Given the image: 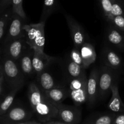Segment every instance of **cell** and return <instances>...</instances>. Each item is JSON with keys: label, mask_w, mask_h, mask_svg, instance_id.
Instances as JSON below:
<instances>
[{"label": "cell", "mask_w": 124, "mask_h": 124, "mask_svg": "<svg viewBox=\"0 0 124 124\" xmlns=\"http://www.w3.org/2000/svg\"><path fill=\"white\" fill-rule=\"evenodd\" d=\"M28 97L31 108L38 117L43 122L58 117V110L44 93L34 82H31L28 89Z\"/></svg>", "instance_id": "obj_1"}, {"label": "cell", "mask_w": 124, "mask_h": 124, "mask_svg": "<svg viewBox=\"0 0 124 124\" xmlns=\"http://www.w3.org/2000/svg\"><path fill=\"white\" fill-rule=\"evenodd\" d=\"M45 23L46 22H39L37 24L24 25V38L33 50L44 52Z\"/></svg>", "instance_id": "obj_2"}, {"label": "cell", "mask_w": 124, "mask_h": 124, "mask_svg": "<svg viewBox=\"0 0 124 124\" xmlns=\"http://www.w3.org/2000/svg\"><path fill=\"white\" fill-rule=\"evenodd\" d=\"M4 79H6L12 90L20 88L24 82L23 73L15 61L5 56L1 65Z\"/></svg>", "instance_id": "obj_3"}, {"label": "cell", "mask_w": 124, "mask_h": 124, "mask_svg": "<svg viewBox=\"0 0 124 124\" xmlns=\"http://www.w3.org/2000/svg\"><path fill=\"white\" fill-rule=\"evenodd\" d=\"M87 81L88 78L83 71L79 77L70 81L69 94L76 106L84 104L88 100Z\"/></svg>", "instance_id": "obj_4"}, {"label": "cell", "mask_w": 124, "mask_h": 124, "mask_svg": "<svg viewBox=\"0 0 124 124\" xmlns=\"http://www.w3.org/2000/svg\"><path fill=\"white\" fill-rule=\"evenodd\" d=\"M58 110V117L65 124H78L81 121V112L76 107L65 105L62 103L54 104Z\"/></svg>", "instance_id": "obj_5"}, {"label": "cell", "mask_w": 124, "mask_h": 124, "mask_svg": "<svg viewBox=\"0 0 124 124\" xmlns=\"http://www.w3.org/2000/svg\"><path fill=\"white\" fill-rule=\"evenodd\" d=\"M24 20L19 15L13 13L8 27L5 43L7 44L16 39L24 38Z\"/></svg>", "instance_id": "obj_6"}, {"label": "cell", "mask_w": 124, "mask_h": 124, "mask_svg": "<svg viewBox=\"0 0 124 124\" xmlns=\"http://www.w3.org/2000/svg\"><path fill=\"white\" fill-rule=\"evenodd\" d=\"M30 117L29 114L21 107L10 108L8 111L0 116V123L2 124H16L25 122Z\"/></svg>", "instance_id": "obj_7"}, {"label": "cell", "mask_w": 124, "mask_h": 124, "mask_svg": "<svg viewBox=\"0 0 124 124\" xmlns=\"http://www.w3.org/2000/svg\"><path fill=\"white\" fill-rule=\"evenodd\" d=\"M65 19L70 30L71 39L76 48L79 49L85 43V35L83 29L79 24L71 16L65 15Z\"/></svg>", "instance_id": "obj_8"}, {"label": "cell", "mask_w": 124, "mask_h": 124, "mask_svg": "<svg viewBox=\"0 0 124 124\" xmlns=\"http://www.w3.org/2000/svg\"><path fill=\"white\" fill-rule=\"evenodd\" d=\"M25 44H26V42L24 38L16 39L6 44L4 49L5 56L15 61L20 59L24 53Z\"/></svg>", "instance_id": "obj_9"}, {"label": "cell", "mask_w": 124, "mask_h": 124, "mask_svg": "<svg viewBox=\"0 0 124 124\" xmlns=\"http://www.w3.org/2000/svg\"><path fill=\"white\" fill-rule=\"evenodd\" d=\"M99 75L98 70L93 69L90 73L87 81V96L90 106H92L95 102L99 92Z\"/></svg>", "instance_id": "obj_10"}, {"label": "cell", "mask_w": 124, "mask_h": 124, "mask_svg": "<svg viewBox=\"0 0 124 124\" xmlns=\"http://www.w3.org/2000/svg\"><path fill=\"white\" fill-rule=\"evenodd\" d=\"M52 59V57L47 55L44 52L33 50L32 64L34 71L37 73L42 72Z\"/></svg>", "instance_id": "obj_11"}, {"label": "cell", "mask_w": 124, "mask_h": 124, "mask_svg": "<svg viewBox=\"0 0 124 124\" xmlns=\"http://www.w3.org/2000/svg\"><path fill=\"white\" fill-rule=\"evenodd\" d=\"M111 98L108 104V107L113 112H123L124 111V104L120 96L118 86L116 84H113L111 87Z\"/></svg>", "instance_id": "obj_12"}, {"label": "cell", "mask_w": 124, "mask_h": 124, "mask_svg": "<svg viewBox=\"0 0 124 124\" xmlns=\"http://www.w3.org/2000/svg\"><path fill=\"white\" fill-rule=\"evenodd\" d=\"M79 50L83 61L82 67L85 69L94 62L96 59V53L94 47L91 44L87 42H85Z\"/></svg>", "instance_id": "obj_13"}, {"label": "cell", "mask_w": 124, "mask_h": 124, "mask_svg": "<svg viewBox=\"0 0 124 124\" xmlns=\"http://www.w3.org/2000/svg\"><path fill=\"white\" fill-rule=\"evenodd\" d=\"M113 85V76L111 73L107 69L102 71L99 79V92L100 96H104L111 90Z\"/></svg>", "instance_id": "obj_14"}, {"label": "cell", "mask_w": 124, "mask_h": 124, "mask_svg": "<svg viewBox=\"0 0 124 124\" xmlns=\"http://www.w3.org/2000/svg\"><path fill=\"white\" fill-rule=\"evenodd\" d=\"M44 93L48 100L52 103L54 104L62 103L69 94V92L62 87H54Z\"/></svg>", "instance_id": "obj_15"}, {"label": "cell", "mask_w": 124, "mask_h": 124, "mask_svg": "<svg viewBox=\"0 0 124 124\" xmlns=\"http://www.w3.org/2000/svg\"><path fill=\"white\" fill-rule=\"evenodd\" d=\"M58 7V0H44L40 22H46Z\"/></svg>", "instance_id": "obj_16"}, {"label": "cell", "mask_w": 124, "mask_h": 124, "mask_svg": "<svg viewBox=\"0 0 124 124\" xmlns=\"http://www.w3.org/2000/svg\"><path fill=\"white\" fill-rule=\"evenodd\" d=\"M38 80L42 92L50 90L54 88V81L52 75L47 72H42L38 73Z\"/></svg>", "instance_id": "obj_17"}, {"label": "cell", "mask_w": 124, "mask_h": 124, "mask_svg": "<svg viewBox=\"0 0 124 124\" xmlns=\"http://www.w3.org/2000/svg\"><path fill=\"white\" fill-rule=\"evenodd\" d=\"M31 53H24L20 58V69L23 74L30 75L33 73L34 71L32 64V57Z\"/></svg>", "instance_id": "obj_18"}, {"label": "cell", "mask_w": 124, "mask_h": 124, "mask_svg": "<svg viewBox=\"0 0 124 124\" xmlns=\"http://www.w3.org/2000/svg\"><path fill=\"white\" fill-rule=\"evenodd\" d=\"M20 88H15L12 90L6 96V98L0 102V116L6 114L9 110L13 104L16 94Z\"/></svg>", "instance_id": "obj_19"}, {"label": "cell", "mask_w": 124, "mask_h": 124, "mask_svg": "<svg viewBox=\"0 0 124 124\" xmlns=\"http://www.w3.org/2000/svg\"><path fill=\"white\" fill-rule=\"evenodd\" d=\"M13 12L12 8H8L7 11L0 15V39L4 35L6 29H8Z\"/></svg>", "instance_id": "obj_20"}, {"label": "cell", "mask_w": 124, "mask_h": 124, "mask_svg": "<svg viewBox=\"0 0 124 124\" xmlns=\"http://www.w3.org/2000/svg\"><path fill=\"white\" fill-rule=\"evenodd\" d=\"M106 61L108 65L113 69H118L121 65L120 57L112 50H108L107 52Z\"/></svg>", "instance_id": "obj_21"}, {"label": "cell", "mask_w": 124, "mask_h": 124, "mask_svg": "<svg viewBox=\"0 0 124 124\" xmlns=\"http://www.w3.org/2000/svg\"><path fill=\"white\" fill-rule=\"evenodd\" d=\"M83 69L82 66L71 61L67 66L68 73L73 79L78 78L83 73Z\"/></svg>", "instance_id": "obj_22"}, {"label": "cell", "mask_w": 124, "mask_h": 124, "mask_svg": "<svg viewBox=\"0 0 124 124\" xmlns=\"http://www.w3.org/2000/svg\"><path fill=\"white\" fill-rule=\"evenodd\" d=\"M108 39L114 45H121L124 41V36L116 29H111L108 34Z\"/></svg>", "instance_id": "obj_23"}, {"label": "cell", "mask_w": 124, "mask_h": 124, "mask_svg": "<svg viewBox=\"0 0 124 124\" xmlns=\"http://www.w3.org/2000/svg\"><path fill=\"white\" fill-rule=\"evenodd\" d=\"M23 0H12V10L13 13L17 14L23 19H26V14L23 8Z\"/></svg>", "instance_id": "obj_24"}, {"label": "cell", "mask_w": 124, "mask_h": 124, "mask_svg": "<svg viewBox=\"0 0 124 124\" xmlns=\"http://www.w3.org/2000/svg\"><path fill=\"white\" fill-rule=\"evenodd\" d=\"M117 16H124V10L117 0H113L111 9V18L109 21H110L113 17Z\"/></svg>", "instance_id": "obj_25"}, {"label": "cell", "mask_w": 124, "mask_h": 124, "mask_svg": "<svg viewBox=\"0 0 124 124\" xmlns=\"http://www.w3.org/2000/svg\"><path fill=\"white\" fill-rule=\"evenodd\" d=\"M115 117L113 115H102L96 118L90 124H113Z\"/></svg>", "instance_id": "obj_26"}, {"label": "cell", "mask_w": 124, "mask_h": 124, "mask_svg": "<svg viewBox=\"0 0 124 124\" xmlns=\"http://www.w3.org/2000/svg\"><path fill=\"white\" fill-rule=\"evenodd\" d=\"M100 2L104 15L107 18L108 20H110L113 0H100Z\"/></svg>", "instance_id": "obj_27"}, {"label": "cell", "mask_w": 124, "mask_h": 124, "mask_svg": "<svg viewBox=\"0 0 124 124\" xmlns=\"http://www.w3.org/2000/svg\"><path fill=\"white\" fill-rule=\"evenodd\" d=\"M70 58L73 62L82 67L83 61H82V58L79 49L77 48H75L74 49H73L70 53Z\"/></svg>", "instance_id": "obj_28"}, {"label": "cell", "mask_w": 124, "mask_h": 124, "mask_svg": "<svg viewBox=\"0 0 124 124\" xmlns=\"http://www.w3.org/2000/svg\"><path fill=\"white\" fill-rule=\"evenodd\" d=\"M110 21L113 23L114 25L119 30L124 31V16H117L113 17Z\"/></svg>", "instance_id": "obj_29"}, {"label": "cell", "mask_w": 124, "mask_h": 124, "mask_svg": "<svg viewBox=\"0 0 124 124\" xmlns=\"http://www.w3.org/2000/svg\"><path fill=\"white\" fill-rule=\"evenodd\" d=\"M12 2V0H0V15L9 8Z\"/></svg>", "instance_id": "obj_30"}, {"label": "cell", "mask_w": 124, "mask_h": 124, "mask_svg": "<svg viewBox=\"0 0 124 124\" xmlns=\"http://www.w3.org/2000/svg\"><path fill=\"white\" fill-rule=\"evenodd\" d=\"M113 124H124V114L116 116L114 119Z\"/></svg>", "instance_id": "obj_31"}, {"label": "cell", "mask_w": 124, "mask_h": 124, "mask_svg": "<svg viewBox=\"0 0 124 124\" xmlns=\"http://www.w3.org/2000/svg\"><path fill=\"white\" fill-rule=\"evenodd\" d=\"M4 74H3V70H2V66L0 65V83H2L4 81Z\"/></svg>", "instance_id": "obj_32"}, {"label": "cell", "mask_w": 124, "mask_h": 124, "mask_svg": "<svg viewBox=\"0 0 124 124\" xmlns=\"http://www.w3.org/2000/svg\"><path fill=\"white\" fill-rule=\"evenodd\" d=\"M37 122L36 121H25V122H20V123H18L16 124H35Z\"/></svg>", "instance_id": "obj_33"}, {"label": "cell", "mask_w": 124, "mask_h": 124, "mask_svg": "<svg viewBox=\"0 0 124 124\" xmlns=\"http://www.w3.org/2000/svg\"><path fill=\"white\" fill-rule=\"evenodd\" d=\"M2 83H0V95L2 92Z\"/></svg>", "instance_id": "obj_34"}, {"label": "cell", "mask_w": 124, "mask_h": 124, "mask_svg": "<svg viewBox=\"0 0 124 124\" xmlns=\"http://www.w3.org/2000/svg\"><path fill=\"white\" fill-rule=\"evenodd\" d=\"M54 121H48V122H47V123L45 124H54Z\"/></svg>", "instance_id": "obj_35"}, {"label": "cell", "mask_w": 124, "mask_h": 124, "mask_svg": "<svg viewBox=\"0 0 124 124\" xmlns=\"http://www.w3.org/2000/svg\"><path fill=\"white\" fill-rule=\"evenodd\" d=\"M54 124H65L63 122H54Z\"/></svg>", "instance_id": "obj_36"}, {"label": "cell", "mask_w": 124, "mask_h": 124, "mask_svg": "<svg viewBox=\"0 0 124 124\" xmlns=\"http://www.w3.org/2000/svg\"><path fill=\"white\" fill-rule=\"evenodd\" d=\"M35 124H42L39 123V122H36V123H35Z\"/></svg>", "instance_id": "obj_37"}]
</instances>
